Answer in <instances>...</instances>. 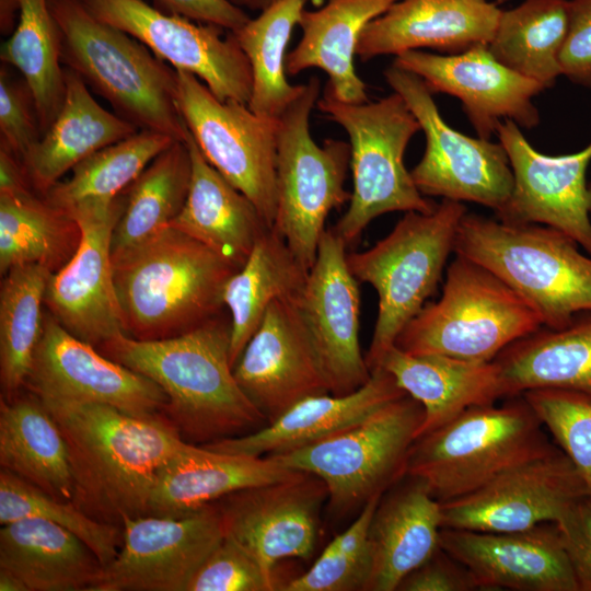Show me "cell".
<instances>
[{
  "instance_id": "obj_12",
  "label": "cell",
  "mask_w": 591,
  "mask_h": 591,
  "mask_svg": "<svg viewBox=\"0 0 591 591\" xmlns=\"http://www.w3.org/2000/svg\"><path fill=\"white\" fill-rule=\"evenodd\" d=\"M176 71V104L205 159L273 227L277 209V119L246 104L219 100L194 74Z\"/></svg>"
},
{
  "instance_id": "obj_1",
  "label": "cell",
  "mask_w": 591,
  "mask_h": 591,
  "mask_svg": "<svg viewBox=\"0 0 591 591\" xmlns=\"http://www.w3.org/2000/svg\"><path fill=\"white\" fill-rule=\"evenodd\" d=\"M39 399L67 443L71 502L117 526L126 518L149 514L158 472L186 442L176 428L161 414L137 416L104 404Z\"/></svg>"
},
{
  "instance_id": "obj_20",
  "label": "cell",
  "mask_w": 591,
  "mask_h": 591,
  "mask_svg": "<svg viewBox=\"0 0 591 591\" xmlns=\"http://www.w3.org/2000/svg\"><path fill=\"white\" fill-rule=\"evenodd\" d=\"M496 134L510 161L513 189L495 217L513 224L552 227L591 255V186L587 182L591 143L576 153L552 157L536 151L510 119L502 120Z\"/></svg>"
},
{
  "instance_id": "obj_34",
  "label": "cell",
  "mask_w": 591,
  "mask_h": 591,
  "mask_svg": "<svg viewBox=\"0 0 591 591\" xmlns=\"http://www.w3.org/2000/svg\"><path fill=\"white\" fill-rule=\"evenodd\" d=\"M493 361L505 398L536 389L571 391L591 398V312L578 314L559 329L542 326Z\"/></svg>"
},
{
  "instance_id": "obj_4",
  "label": "cell",
  "mask_w": 591,
  "mask_h": 591,
  "mask_svg": "<svg viewBox=\"0 0 591 591\" xmlns=\"http://www.w3.org/2000/svg\"><path fill=\"white\" fill-rule=\"evenodd\" d=\"M547 225L513 224L466 212L454 254L485 267L537 314L544 327L559 329L591 312V255Z\"/></svg>"
},
{
  "instance_id": "obj_49",
  "label": "cell",
  "mask_w": 591,
  "mask_h": 591,
  "mask_svg": "<svg viewBox=\"0 0 591 591\" xmlns=\"http://www.w3.org/2000/svg\"><path fill=\"white\" fill-rule=\"evenodd\" d=\"M555 523L578 591H591V497L572 502Z\"/></svg>"
},
{
  "instance_id": "obj_29",
  "label": "cell",
  "mask_w": 591,
  "mask_h": 591,
  "mask_svg": "<svg viewBox=\"0 0 591 591\" xmlns=\"http://www.w3.org/2000/svg\"><path fill=\"white\" fill-rule=\"evenodd\" d=\"M380 367L422 405L425 417L417 438L444 426L471 407L505 398L494 361H470L438 354L414 355L394 346Z\"/></svg>"
},
{
  "instance_id": "obj_46",
  "label": "cell",
  "mask_w": 591,
  "mask_h": 591,
  "mask_svg": "<svg viewBox=\"0 0 591 591\" xmlns=\"http://www.w3.org/2000/svg\"><path fill=\"white\" fill-rule=\"evenodd\" d=\"M521 395L570 459L591 497V398L556 389L530 390Z\"/></svg>"
},
{
  "instance_id": "obj_37",
  "label": "cell",
  "mask_w": 591,
  "mask_h": 591,
  "mask_svg": "<svg viewBox=\"0 0 591 591\" xmlns=\"http://www.w3.org/2000/svg\"><path fill=\"white\" fill-rule=\"evenodd\" d=\"M80 236L78 223L32 187L0 192L1 276L22 265L54 274L73 256Z\"/></svg>"
},
{
  "instance_id": "obj_52",
  "label": "cell",
  "mask_w": 591,
  "mask_h": 591,
  "mask_svg": "<svg viewBox=\"0 0 591 591\" xmlns=\"http://www.w3.org/2000/svg\"><path fill=\"white\" fill-rule=\"evenodd\" d=\"M172 13L236 32L251 19L229 0H158Z\"/></svg>"
},
{
  "instance_id": "obj_51",
  "label": "cell",
  "mask_w": 591,
  "mask_h": 591,
  "mask_svg": "<svg viewBox=\"0 0 591 591\" xmlns=\"http://www.w3.org/2000/svg\"><path fill=\"white\" fill-rule=\"evenodd\" d=\"M472 590H477V586L470 570L442 547L410 571L397 587V591Z\"/></svg>"
},
{
  "instance_id": "obj_39",
  "label": "cell",
  "mask_w": 591,
  "mask_h": 591,
  "mask_svg": "<svg viewBox=\"0 0 591 591\" xmlns=\"http://www.w3.org/2000/svg\"><path fill=\"white\" fill-rule=\"evenodd\" d=\"M16 25L0 47L2 63L28 84L43 134L58 115L65 97L61 34L49 0H18Z\"/></svg>"
},
{
  "instance_id": "obj_54",
  "label": "cell",
  "mask_w": 591,
  "mask_h": 591,
  "mask_svg": "<svg viewBox=\"0 0 591 591\" xmlns=\"http://www.w3.org/2000/svg\"><path fill=\"white\" fill-rule=\"evenodd\" d=\"M0 591H27V589L16 576L0 569Z\"/></svg>"
},
{
  "instance_id": "obj_7",
  "label": "cell",
  "mask_w": 591,
  "mask_h": 591,
  "mask_svg": "<svg viewBox=\"0 0 591 591\" xmlns=\"http://www.w3.org/2000/svg\"><path fill=\"white\" fill-rule=\"evenodd\" d=\"M466 212L462 202L442 199L430 213L406 212L372 247L347 253L354 277L371 285L379 298L378 317L364 355L371 372L436 292Z\"/></svg>"
},
{
  "instance_id": "obj_47",
  "label": "cell",
  "mask_w": 591,
  "mask_h": 591,
  "mask_svg": "<svg viewBox=\"0 0 591 591\" xmlns=\"http://www.w3.org/2000/svg\"><path fill=\"white\" fill-rule=\"evenodd\" d=\"M279 590L274 576L234 540L224 536L201 564L185 591Z\"/></svg>"
},
{
  "instance_id": "obj_3",
  "label": "cell",
  "mask_w": 591,
  "mask_h": 591,
  "mask_svg": "<svg viewBox=\"0 0 591 591\" xmlns=\"http://www.w3.org/2000/svg\"><path fill=\"white\" fill-rule=\"evenodd\" d=\"M112 263L124 333L138 340L178 336L221 314L239 269L172 227Z\"/></svg>"
},
{
  "instance_id": "obj_15",
  "label": "cell",
  "mask_w": 591,
  "mask_h": 591,
  "mask_svg": "<svg viewBox=\"0 0 591 591\" xmlns=\"http://www.w3.org/2000/svg\"><path fill=\"white\" fill-rule=\"evenodd\" d=\"M124 204L125 190L111 199L82 200L65 210L79 225L80 242L68 263L50 275L45 293L48 313L95 348L124 333L111 255L112 233Z\"/></svg>"
},
{
  "instance_id": "obj_33",
  "label": "cell",
  "mask_w": 591,
  "mask_h": 591,
  "mask_svg": "<svg viewBox=\"0 0 591 591\" xmlns=\"http://www.w3.org/2000/svg\"><path fill=\"white\" fill-rule=\"evenodd\" d=\"M0 569L16 576L27 591H91L103 565L69 530L30 517L2 525Z\"/></svg>"
},
{
  "instance_id": "obj_48",
  "label": "cell",
  "mask_w": 591,
  "mask_h": 591,
  "mask_svg": "<svg viewBox=\"0 0 591 591\" xmlns=\"http://www.w3.org/2000/svg\"><path fill=\"white\" fill-rule=\"evenodd\" d=\"M10 68L4 63L0 68V147L22 162L42 130L28 84Z\"/></svg>"
},
{
  "instance_id": "obj_44",
  "label": "cell",
  "mask_w": 591,
  "mask_h": 591,
  "mask_svg": "<svg viewBox=\"0 0 591 591\" xmlns=\"http://www.w3.org/2000/svg\"><path fill=\"white\" fill-rule=\"evenodd\" d=\"M37 517L69 530L99 557L103 567L117 555L123 528L95 520L71 501L58 500L15 474L0 471V524Z\"/></svg>"
},
{
  "instance_id": "obj_2",
  "label": "cell",
  "mask_w": 591,
  "mask_h": 591,
  "mask_svg": "<svg viewBox=\"0 0 591 591\" xmlns=\"http://www.w3.org/2000/svg\"><path fill=\"white\" fill-rule=\"evenodd\" d=\"M231 322L222 314L178 336L138 340L119 334L97 349L158 384L161 415L188 442L201 444L268 424L236 382L230 360Z\"/></svg>"
},
{
  "instance_id": "obj_36",
  "label": "cell",
  "mask_w": 591,
  "mask_h": 591,
  "mask_svg": "<svg viewBox=\"0 0 591 591\" xmlns=\"http://www.w3.org/2000/svg\"><path fill=\"white\" fill-rule=\"evenodd\" d=\"M309 270L271 227L256 241L245 263L227 281L222 301L230 312V360L234 367L269 305L296 297Z\"/></svg>"
},
{
  "instance_id": "obj_25",
  "label": "cell",
  "mask_w": 591,
  "mask_h": 591,
  "mask_svg": "<svg viewBox=\"0 0 591 591\" xmlns=\"http://www.w3.org/2000/svg\"><path fill=\"white\" fill-rule=\"evenodd\" d=\"M500 14L486 0H397L366 25L356 55L367 61L419 48L460 54L488 45Z\"/></svg>"
},
{
  "instance_id": "obj_27",
  "label": "cell",
  "mask_w": 591,
  "mask_h": 591,
  "mask_svg": "<svg viewBox=\"0 0 591 591\" xmlns=\"http://www.w3.org/2000/svg\"><path fill=\"white\" fill-rule=\"evenodd\" d=\"M441 502L406 475L381 497L368 543L371 569L364 591H396L401 581L440 546Z\"/></svg>"
},
{
  "instance_id": "obj_23",
  "label": "cell",
  "mask_w": 591,
  "mask_h": 591,
  "mask_svg": "<svg viewBox=\"0 0 591 591\" xmlns=\"http://www.w3.org/2000/svg\"><path fill=\"white\" fill-rule=\"evenodd\" d=\"M293 298L269 305L233 367L240 387L268 422L308 396L329 393Z\"/></svg>"
},
{
  "instance_id": "obj_45",
  "label": "cell",
  "mask_w": 591,
  "mask_h": 591,
  "mask_svg": "<svg viewBox=\"0 0 591 591\" xmlns=\"http://www.w3.org/2000/svg\"><path fill=\"white\" fill-rule=\"evenodd\" d=\"M381 497L367 502L356 520L335 536L310 569L282 584L280 590H364L371 569L369 528Z\"/></svg>"
},
{
  "instance_id": "obj_5",
  "label": "cell",
  "mask_w": 591,
  "mask_h": 591,
  "mask_svg": "<svg viewBox=\"0 0 591 591\" xmlns=\"http://www.w3.org/2000/svg\"><path fill=\"white\" fill-rule=\"evenodd\" d=\"M61 62L140 130L184 140L176 71L129 34L95 19L81 0H49Z\"/></svg>"
},
{
  "instance_id": "obj_24",
  "label": "cell",
  "mask_w": 591,
  "mask_h": 591,
  "mask_svg": "<svg viewBox=\"0 0 591 591\" xmlns=\"http://www.w3.org/2000/svg\"><path fill=\"white\" fill-rule=\"evenodd\" d=\"M440 546L470 570L477 590L578 591L555 522L513 532L442 528Z\"/></svg>"
},
{
  "instance_id": "obj_8",
  "label": "cell",
  "mask_w": 591,
  "mask_h": 591,
  "mask_svg": "<svg viewBox=\"0 0 591 591\" xmlns=\"http://www.w3.org/2000/svg\"><path fill=\"white\" fill-rule=\"evenodd\" d=\"M316 105L349 137L352 192L347 211L333 227L347 246L381 215L434 210L437 204L418 190L404 164L406 147L421 128L398 93L354 104L338 100L326 85Z\"/></svg>"
},
{
  "instance_id": "obj_32",
  "label": "cell",
  "mask_w": 591,
  "mask_h": 591,
  "mask_svg": "<svg viewBox=\"0 0 591 591\" xmlns=\"http://www.w3.org/2000/svg\"><path fill=\"white\" fill-rule=\"evenodd\" d=\"M397 0H326L317 10H303L298 22L302 36L286 57V70L297 76L318 68L328 76L327 86L346 103L369 101L366 83L355 70L354 57L366 25Z\"/></svg>"
},
{
  "instance_id": "obj_19",
  "label": "cell",
  "mask_w": 591,
  "mask_h": 591,
  "mask_svg": "<svg viewBox=\"0 0 591 591\" xmlns=\"http://www.w3.org/2000/svg\"><path fill=\"white\" fill-rule=\"evenodd\" d=\"M584 483L560 448L498 475L477 490L441 503L442 528L513 532L556 522Z\"/></svg>"
},
{
  "instance_id": "obj_22",
  "label": "cell",
  "mask_w": 591,
  "mask_h": 591,
  "mask_svg": "<svg viewBox=\"0 0 591 591\" xmlns=\"http://www.w3.org/2000/svg\"><path fill=\"white\" fill-rule=\"evenodd\" d=\"M393 65L420 77L431 93L457 97L479 138L490 139L505 119L528 129L540 121L532 99L544 86L502 65L487 44L447 56L408 50Z\"/></svg>"
},
{
  "instance_id": "obj_21",
  "label": "cell",
  "mask_w": 591,
  "mask_h": 591,
  "mask_svg": "<svg viewBox=\"0 0 591 591\" xmlns=\"http://www.w3.org/2000/svg\"><path fill=\"white\" fill-rule=\"evenodd\" d=\"M25 387L39 398L104 404L137 416L159 415L167 402L158 384L77 338L48 312Z\"/></svg>"
},
{
  "instance_id": "obj_6",
  "label": "cell",
  "mask_w": 591,
  "mask_h": 591,
  "mask_svg": "<svg viewBox=\"0 0 591 591\" xmlns=\"http://www.w3.org/2000/svg\"><path fill=\"white\" fill-rule=\"evenodd\" d=\"M522 395L465 410L412 444L406 475L420 479L439 502L466 496L554 445Z\"/></svg>"
},
{
  "instance_id": "obj_18",
  "label": "cell",
  "mask_w": 591,
  "mask_h": 591,
  "mask_svg": "<svg viewBox=\"0 0 591 591\" xmlns=\"http://www.w3.org/2000/svg\"><path fill=\"white\" fill-rule=\"evenodd\" d=\"M327 499L321 478L296 471L288 478L247 487L212 503L220 513L224 536L234 540L274 576L282 559L311 558L321 509Z\"/></svg>"
},
{
  "instance_id": "obj_14",
  "label": "cell",
  "mask_w": 591,
  "mask_h": 591,
  "mask_svg": "<svg viewBox=\"0 0 591 591\" xmlns=\"http://www.w3.org/2000/svg\"><path fill=\"white\" fill-rule=\"evenodd\" d=\"M99 21L135 37L153 55L197 77L221 101L248 104L252 70L232 32L166 14L143 0H81Z\"/></svg>"
},
{
  "instance_id": "obj_42",
  "label": "cell",
  "mask_w": 591,
  "mask_h": 591,
  "mask_svg": "<svg viewBox=\"0 0 591 591\" xmlns=\"http://www.w3.org/2000/svg\"><path fill=\"white\" fill-rule=\"evenodd\" d=\"M51 274L39 265H22L2 276L0 383L3 399L15 397L25 387L43 333L42 306Z\"/></svg>"
},
{
  "instance_id": "obj_55",
  "label": "cell",
  "mask_w": 591,
  "mask_h": 591,
  "mask_svg": "<svg viewBox=\"0 0 591 591\" xmlns=\"http://www.w3.org/2000/svg\"><path fill=\"white\" fill-rule=\"evenodd\" d=\"M234 5L243 9H251L254 11H264L268 9L269 7L274 5L280 0H229Z\"/></svg>"
},
{
  "instance_id": "obj_30",
  "label": "cell",
  "mask_w": 591,
  "mask_h": 591,
  "mask_svg": "<svg viewBox=\"0 0 591 591\" xmlns=\"http://www.w3.org/2000/svg\"><path fill=\"white\" fill-rule=\"evenodd\" d=\"M65 84L58 115L22 160L32 188L40 195L83 159L140 130L102 107L86 83L68 68Z\"/></svg>"
},
{
  "instance_id": "obj_53",
  "label": "cell",
  "mask_w": 591,
  "mask_h": 591,
  "mask_svg": "<svg viewBox=\"0 0 591 591\" xmlns=\"http://www.w3.org/2000/svg\"><path fill=\"white\" fill-rule=\"evenodd\" d=\"M19 16L18 0H0V30L2 34H11Z\"/></svg>"
},
{
  "instance_id": "obj_9",
  "label": "cell",
  "mask_w": 591,
  "mask_h": 591,
  "mask_svg": "<svg viewBox=\"0 0 591 591\" xmlns=\"http://www.w3.org/2000/svg\"><path fill=\"white\" fill-rule=\"evenodd\" d=\"M542 326L534 310L508 285L455 254L447 267L440 298L425 304L399 333L395 346L414 355L489 362Z\"/></svg>"
},
{
  "instance_id": "obj_10",
  "label": "cell",
  "mask_w": 591,
  "mask_h": 591,
  "mask_svg": "<svg viewBox=\"0 0 591 591\" xmlns=\"http://www.w3.org/2000/svg\"><path fill=\"white\" fill-rule=\"evenodd\" d=\"M424 417L422 405L406 394L327 438L267 456L321 478L328 508L341 517L361 510L406 476L408 452Z\"/></svg>"
},
{
  "instance_id": "obj_13",
  "label": "cell",
  "mask_w": 591,
  "mask_h": 591,
  "mask_svg": "<svg viewBox=\"0 0 591 591\" xmlns=\"http://www.w3.org/2000/svg\"><path fill=\"white\" fill-rule=\"evenodd\" d=\"M384 77L405 100L425 134L424 155L410 171L418 190L424 196L476 202L498 213L513 189V173L502 144L450 127L417 74L392 63Z\"/></svg>"
},
{
  "instance_id": "obj_28",
  "label": "cell",
  "mask_w": 591,
  "mask_h": 591,
  "mask_svg": "<svg viewBox=\"0 0 591 591\" xmlns=\"http://www.w3.org/2000/svg\"><path fill=\"white\" fill-rule=\"evenodd\" d=\"M294 472L270 456L230 454L186 441L158 472L149 514L187 515L229 494Z\"/></svg>"
},
{
  "instance_id": "obj_17",
  "label": "cell",
  "mask_w": 591,
  "mask_h": 591,
  "mask_svg": "<svg viewBox=\"0 0 591 591\" xmlns=\"http://www.w3.org/2000/svg\"><path fill=\"white\" fill-rule=\"evenodd\" d=\"M331 394L357 391L371 378L359 341L360 292L347 245L333 230L321 237L302 290L293 298Z\"/></svg>"
},
{
  "instance_id": "obj_41",
  "label": "cell",
  "mask_w": 591,
  "mask_h": 591,
  "mask_svg": "<svg viewBox=\"0 0 591 591\" xmlns=\"http://www.w3.org/2000/svg\"><path fill=\"white\" fill-rule=\"evenodd\" d=\"M305 0H280L232 32L252 70V93L247 106L255 114L278 119L301 94L303 84L286 78V49Z\"/></svg>"
},
{
  "instance_id": "obj_11",
  "label": "cell",
  "mask_w": 591,
  "mask_h": 591,
  "mask_svg": "<svg viewBox=\"0 0 591 591\" xmlns=\"http://www.w3.org/2000/svg\"><path fill=\"white\" fill-rule=\"evenodd\" d=\"M320 94V80L311 77L277 119V209L273 228L308 270L315 262L329 212L351 197L344 187L350 143L325 139L318 146L310 132V116Z\"/></svg>"
},
{
  "instance_id": "obj_43",
  "label": "cell",
  "mask_w": 591,
  "mask_h": 591,
  "mask_svg": "<svg viewBox=\"0 0 591 591\" xmlns=\"http://www.w3.org/2000/svg\"><path fill=\"white\" fill-rule=\"evenodd\" d=\"M174 141L164 134L139 130L83 159L66 181L58 182L43 196L62 210L86 199L114 198Z\"/></svg>"
},
{
  "instance_id": "obj_35",
  "label": "cell",
  "mask_w": 591,
  "mask_h": 591,
  "mask_svg": "<svg viewBox=\"0 0 591 591\" xmlns=\"http://www.w3.org/2000/svg\"><path fill=\"white\" fill-rule=\"evenodd\" d=\"M0 466L58 500L72 501L66 440L44 403L30 391L1 398Z\"/></svg>"
},
{
  "instance_id": "obj_16",
  "label": "cell",
  "mask_w": 591,
  "mask_h": 591,
  "mask_svg": "<svg viewBox=\"0 0 591 591\" xmlns=\"http://www.w3.org/2000/svg\"><path fill=\"white\" fill-rule=\"evenodd\" d=\"M121 526V546L91 591H185L224 537L215 503L183 517L126 518Z\"/></svg>"
},
{
  "instance_id": "obj_31",
  "label": "cell",
  "mask_w": 591,
  "mask_h": 591,
  "mask_svg": "<svg viewBox=\"0 0 591 591\" xmlns=\"http://www.w3.org/2000/svg\"><path fill=\"white\" fill-rule=\"evenodd\" d=\"M192 177L185 204L170 227L240 268L269 228L256 206L201 154L187 129Z\"/></svg>"
},
{
  "instance_id": "obj_26",
  "label": "cell",
  "mask_w": 591,
  "mask_h": 591,
  "mask_svg": "<svg viewBox=\"0 0 591 591\" xmlns=\"http://www.w3.org/2000/svg\"><path fill=\"white\" fill-rule=\"evenodd\" d=\"M404 395L393 375L380 367L352 393L308 396L257 430L202 445L230 454L267 456L327 438Z\"/></svg>"
},
{
  "instance_id": "obj_38",
  "label": "cell",
  "mask_w": 591,
  "mask_h": 591,
  "mask_svg": "<svg viewBox=\"0 0 591 591\" xmlns=\"http://www.w3.org/2000/svg\"><path fill=\"white\" fill-rule=\"evenodd\" d=\"M192 158L185 140H176L125 190L121 215L113 230L112 258L170 227L187 198Z\"/></svg>"
},
{
  "instance_id": "obj_50",
  "label": "cell",
  "mask_w": 591,
  "mask_h": 591,
  "mask_svg": "<svg viewBox=\"0 0 591 591\" xmlns=\"http://www.w3.org/2000/svg\"><path fill=\"white\" fill-rule=\"evenodd\" d=\"M561 74L591 85V0H570L568 28L559 54Z\"/></svg>"
},
{
  "instance_id": "obj_40",
  "label": "cell",
  "mask_w": 591,
  "mask_h": 591,
  "mask_svg": "<svg viewBox=\"0 0 591 591\" xmlns=\"http://www.w3.org/2000/svg\"><path fill=\"white\" fill-rule=\"evenodd\" d=\"M569 1L524 0L501 11L488 44L494 57L506 67L552 86L561 74L559 54L568 28Z\"/></svg>"
}]
</instances>
